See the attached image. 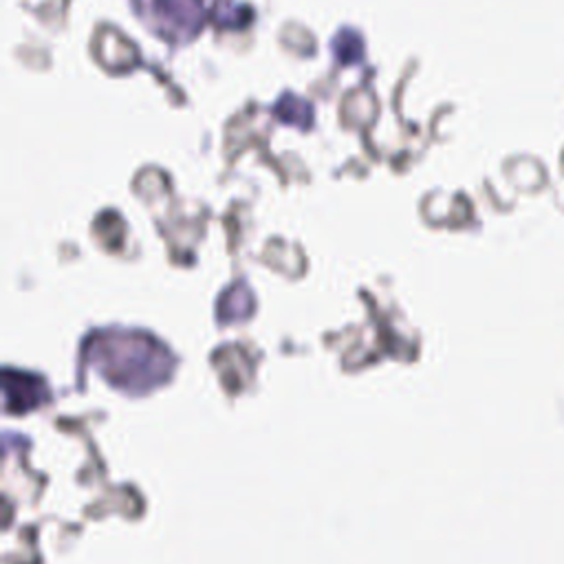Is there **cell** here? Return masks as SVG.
Returning a JSON list of instances; mask_svg holds the SVG:
<instances>
[{"instance_id":"6da1fadb","label":"cell","mask_w":564,"mask_h":564,"mask_svg":"<svg viewBox=\"0 0 564 564\" xmlns=\"http://www.w3.org/2000/svg\"><path fill=\"white\" fill-rule=\"evenodd\" d=\"M139 15L163 37L185 42L198 33L207 0H134Z\"/></svg>"}]
</instances>
